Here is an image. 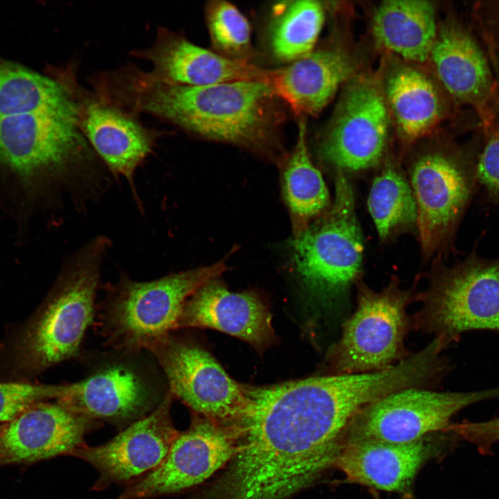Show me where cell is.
<instances>
[{
  "label": "cell",
  "instance_id": "1",
  "mask_svg": "<svg viewBox=\"0 0 499 499\" xmlns=\"http://www.w3.org/2000/svg\"><path fill=\"white\" fill-rule=\"evenodd\" d=\"M135 109L200 137L274 158L281 150L283 103L257 81L186 86L137 76L131 82Z\"/></svg>",
  "mask_w": 499,
  "mask_h": 499
},
{
  "label": "cell",
  "instance_id": "2",
  "mask_svg": "<svg viewBox=\"0 0 499 499\" xmlns=\"http://www.w3.org/2000/svg\"><path fill=\"white\" fill-rule=\"evenodd\" d=\"M110 244L99 236L74 254L42 304L0 343V380L32 381L80 356L96 315L102 263Z\"/></svg>",
  "mask_w": 499,
  "mask_h": 499
},
{
  "label": "cell",
  "instance_id": "3",
  "mask_svg": "<svg viewBox=\"0 0 499 499\" xmlns=\"http://www.w3.org/2000/svg\"><path fill=\"white\" fill-rule=\"evenodd\" d=\"M292 245L295 268L306 290L322 308L341 313L360 279L364 252L354 193L345 173H336L333 202L294 236Z\"/></svg>",
  "mask_w": 499,
  "mask_h": 499
},
{
  "label": "cell",
  "instance_id": "4",
  "mask_svg": "<svg viewBox=\"0 0 499 499\" xmlns=\"http://www.w3.org/2000/svg\"><path fill=\"white\" fill-rule=\"evenodd\" d=\"M227 270L223 261L146 281L128 276L106 288L97 316L106 347L116 350L147 349L175 330L186 299L200 286Z\"/></svg>",
  "mask_w": 499,
  "mask_h": 499
},
{
  "label": "cell",
  "instance_id": "5",
  "mask_svg": "<svg viewBox=\"0 0 499 499\" xmlns=\"http://www.w3.org/2000/svg\"><path fill=\"white\" fill-rule=\"evenodd\" d=\"M77 119L38 111L0 117V162L31 190L89 182L90 151Z\"/></svg>",
  "mask_w": 499,
  "mask_h": 499
},
{
  "label": "cell",
  "instance_id": "6",
  "mask_svg": "<svg viewBox=\"0 0 499 499\" xmlns=\"http://www.w3.org/2000/svg\"><path fill=\"white\" fill-rule=\"evenodd\" d=\"M83 378L58 401L72 411L119 428L152 412L168 392L166 380L148 351L110 349L87 356Z\"/></svg>",
  "mask_w": 499,
  "mask_h": 499
},
{
  "label": "cell",
  "instance_id": "7",
  "mask_svg": "<svg viewBox=\"0 0 499 499\" xmlns=\"http://www.w3.org/2000/svg\"><path fill=\"white\" fill-rule=\"evenodd\" d=\"M428 279L417 295L422 305L412 316L414 329L447 345L466 331L499 332V258L473 253L450 266L437 259Z\"/></svg>",
  "mask_w": 499,
  "mask_h": 499
},
{
  "label": "cell",
  "instance_id": "8",
  "mask_svg": "<svg viewBox=\"0 0 499 499\" xmlns=\"http://www.w3.org/2000/svg\"><path fill=\"white\" fill-rule=\"evenodd\" d=\"M393 277L376 292L359 279L357 306L342 322L338 341L329 351V374L375 372L388 369L411 353L405 340L412 329L408 306L417 301L415 288L399 286Z\"/></svg>",
  "mask_w": 499,
  "mask_h": 499
},
{
  "label": "cell",
  "instance_id": "9",
  "mask_svg": "<svg viewBox=\"0 0 499 499\" xmlns=\"http://www.w3.org/2000/svg\"><path fill=\"white\" fill-rule=\"evenodd\" d=\"M408 180L417 209L422 255L430 259L449 250L478 182L476 159L462 150L439 146L413 158Z\"/></svg>",
  "mask_w": 499,
  "mask_h": 499
},
{
  "label": "cell",
  "instance_id": "10",
  "mask_svg": "<svg viewBox=\"0 0 499 499\" xmlns=\"http://www.w3.org/2000/svg\"><path fill=\"white\" fill-rule=\"evenodd\" d=\"M499 398V387L473 392H437L412 387L390 393L362 408L342 439L412 442L447 432L452 418L475 403ZM344 441V440H343Z\"/></svg>",
  "mask_w": 499,
  "mask_h": 499
},
{
  "label": "cell",
  "instance_id": "11",
  "mask_svg": "<svg viewBox=\"0 0 499 499\" xmlns=\"http://www.w3.org/2000/svg\"><path fill=\"white\" fill-rule=\"evenodd\" d=\"M172 332L147 349L170 393L197 414L239 425L248 406L247 385L231 378L207 351Z\"/></svg>",
  "mask_w": 499,
  "mask_h": 499
},
{
  "label": "cell",
  "instance_id": "12",
  "mask_svg": "<svg viewBox=\"0 0 499 499\" xmlns=\"http://www.w3.org/2000/svg\"><path fill=\"white\" fill-rule=\"evenodd\" d=\"M388 130L389 112L383 89L374 78L356 77L345 87L322 137L320 156L337 171L371 168L383 159Z\"/></svg>",
  "mask_w": 499,
  "mask_h": 499
},
{
  "label": "cell",
  "instance_id": "13",
  "mask_svg": "<svg viewBox=\"0 0 499 499\" xmlns=\"http://www.w3.org/2000/svg\"><path fill=\"white\" fill-rule=\"evenodd\" d=\"M240 430L197 414L178 432L161 463L130 482L119 499H152L179 493L211 477L235 455Z\"/></svg>",
  "mask_w": 499,
  "mask_h": 499
},
{
  "label": "cell",
  "instance_id": "14",
  "mask_svg": "<svg viewBox=\"0 0 499 499\" xmlns=\"http://www.w3.org/2000/svg\"><path fill=\"white\" fill-rule=\"evenodd\" d=\"M173 399L168 391L152 412L128 425L110 441L96 446L85 444L70 454L98 471L93 490L129 484L161 463L179 432L170 416Z\"/></svg>",
  "mask_w": 499,
  "mask_h": 499
},
{
  "label": "cell",
  "instance_id": "15",
  "mask_svg": "<svg viewBox=\"0 0 499 499\" xmlns=\"http://www.w3.org/2000/svg\"><path fill=\"white\" fill-rule=\"evenodd\" d=\"M100 423L58 400L28 408L0 429V465L29 464L70 455Z\"/></svg>",
  "mask_w": 499,
  "mask_h": 499
},
{
  "label": "cell",
  "instance_id": "16",
  "mask_svg": "<svg viewBox=\"0 0 499 499\" xmlns=\"http://www.w3.org/2000/svg\"><path fill=\"white\" fill-rule=\"evenodd\" d=\"M135 55L150 61V73L141 77L186 86H206L238 81L266 83L269 70L250 62L224 57L198 46L182 35L160 28L155 43Z\"/></svg>",
  "mask_w": 499,
  "mask_h": 499
},
{
  "label": "cell",
  "instance_id": "17",
  "mask_svg": "<svg viewBox=\"0 0 499 499\" xmlns=\"http://www.w3.org/2000/svg\"><path fill=\"white\" fill-rule=\"evenodd\" d=\"M209 328L265 349L274 339L272 315L254 294L229 290L216 279L196 290L185 301L175 330Z\"/></svg>",
  "mask_w": 499,
  "mask_h": 499
},
{
  "label": "cell",
  "instance_id": "18",
  "mask_svg": "<svg viewBox=\"0 0 499 499\" xmlns=\"http://www.w3.org/2000/svg\"><path fill=\"white\" fill-rule=\"evenodd\" d=\"M77 125L110 170L125 178L136 196L134 174L151 152L156 133L105 100L78 102Z\"/></svg>",
  "mask_w": 499,
  "mask_h": 499
},
{
  "label": "cell",
  "instance_id": "19",
  "mask_svg": "<svg viewBox=\"0 0 499 499\" xmlns=\"http://www.w3.org/2000/svg\"><path fill=\"white\" fill-rule=\"evenodd\" d=\"M426 438L404 444L344 440L334 466L351 482L407 494L421 465L435 450Z\"/></svg>",
  "mask_w": 499,
  "mask_h": 499
},
{
  "label": "cell",
  "instance_id": "20",
  "mask_svg": "<svg viewBox=\"0 0 499 499\" xmlns=\"http://www.w3.org/2000/svg\"><path fill=\"white\" fill-rule=\"evenodd\" d=\"M355 63L338 48L313 49L286 67L269 71L267 84L297 116H315L352 76Z\"/></svg>",
  "mask_w": 499,
  "mask_h": 499
},
{
  "label": "cell",
  "instance_id": "21",
  "mask_svg": "<svg viewBox=\"0 0 499 499\" xmlns=\"http://www.w3.org/2000/svg\"><path fill=\"white\" fill-rule=\"evenodd\" d=\"M429 58L447 92L459 103L484 109L493 94L488 60L472 34L458 22L438 29Z\"/></svg>",
  "mask_w": 499,
  "mask_h": 499
},
{
  "label": "cell",
  "instance_id": "22",
  "mask_svg": "<svg viewBox=\"0 0 499 499\" xmlns=\"http://www.w3.org/2000/svg\"><path fill=\"white\" fill-rule=\"evenodd\" d=\"M372 28L384 48L418 62L429 58L438 31L433 5L421 0L383 1L374 13Z\"/></svg>",
  "mask_w": 499,
  "mask_h": 499
},
{
  "label": "cell",
  "instance_id": "23",
  "mask_svg": "<svg viewBox=\"0 0 499 499\" xmlns=\"http://www.w3.org/2000/svg\"><path fill=\"white\" fill-rule=\"evenodd\" d=\"M384 89L387 107L405 142L427 134L441 119L443 104L438 89L420 71L398 67L387 76Z\"/></svg>",
  "mask_w": 499,
  "mask_h": 499
},
{
  "label": "cell",
  "instance_id": "24",
  "mask_svg": "<svg viewBox=\"0 0 499 499\" xmlns=\"http://www.w3.org/2000/svg\"><path fill=\"white\" fill-rule=\"evenodd\" d=\"M38 111L76 117L78 104L63 82L0 58V117Z\"/></svg>",
  "mask_w": 499,
  "mask_h": 499
},
{
  "label": "cell",
  "instance_id": "25",
  "mask_svg": "<svg viewBox=\"0 0 499 499\" xmlns=\"http://www.w3.org/2000/svg\"><path fill=\"white\" fill-rule=\"evenodd\" d=\"M303 119L295 146L283 161V194L293 226L294 236L304 230L331 204L328 188L309 154Z\"/></svg>",
  "mask_w": 499,
  "mask_h": 499
},
{
  "label": "cell",
  "instance_id": "26",
  "mask_svg": "<svg viewBox=\"0 0 499 499\" xmlns=\"http://www.w3.org/2000/svg\"><path fill=\"white\" fill-rule=\"evenodd\" d=\"M367 207L382 241L417 232L414 194L408 177L395 161H387L374 178Z\"/></svg>",
  "mask_w": 499,
  "mask_h": 499
},
{
  "label": "cell",
  "instance_id": "27",
  "mask_svg": "<svg viewBox=\"0 0 499 499\" xmlns=\"http://www.w3.org/2000/svg\"><path fill=\"white\" fill-rule=\"evenodd\" d=\"M324 21L322 3L314 0L286 1L273 7L268 28L272 56L291 63L310 53Z\"/></svg>",
  "mask_w": 499,
  "mask_h": 499
},
{
  "label": "cell",
  "instance_id": "28",
  "mask_svg": "<svg viewBox=\"0 0 499 499\" xmlns=\"http://www.w3.org/2000/svg\"><path fill=\"white\" fill-rule=\"evenodd\" d=\"M205 18L215 52L231 60L250 62L253 56L251 27L236 6L222 0L209 1Z\"/></svg>",
  "mask_w": 499,
  "mask_h": 499
},
{
  "label": "cell",
  "instance_id": "29",
  "mask_svg": "<svg viewBox=\"0 0 499 499\" xmlns=\"http://www.w3.org/2000/svg\"><path fill=\"white\" fill-rule=\"evenodd\" d=\"M72 383L44 384L33 381L0 380V423H8L33 405L66 396Z\"/></svg>",
  "mask_w": 499,
  "mask_h": 499
},
{
  "label": "cell",
  "instance_id": "30",
  "mask_svg": "<svg viewBox=\"0 0 499 499\" xmlns=\"http://www.w3.org/2000/svg\"><path fill=\"white\" fill-rule=\"evenodd\" d=\"M476 172L488 198L499 204V131L488 138L476 158Z\"/></svg>",
  "mask_w": 499,
  "mask_h": 499
},
{
  "label": "cell",
  "instance_id": "31",
  "mask_svg": "<svg viewBox=\"0 0 499 499\" xmlns=\"http://www.w3.org/2000/svg\"><path fill=\"white\" fill-rule=\"evenodd\" d=\"M449 431L456 438L473 445L480 454L489 455L499 442V417L482 421L452 423Z\"/></svg>",
  "mask_w": 499,
  "mask_h": 499
},
{
  "label": "cell",
  "instance_id": "32",
  "mask_svg": "<svg viewBox=\"0 0 499 499\" xmlns=\"http://www.w3.org/2000/svg\"><path fill=\"white\" fill-rule=\"evenodd\" d=\"M1 424H0V429H1Z\"/></svg>",
  "mask_w": 499,
  "mask_h": 499
}]
</instances>
